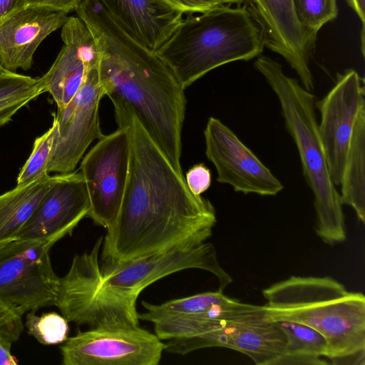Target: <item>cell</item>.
I'll return each mask as SVG.
<instances>
[{
    "instance_id": "cell-1",
    "label": "cell",
    "mask_w": 365,
    "mask_h": 365,
    "mask_svg": "<svg viewBox=\"0 0 365 365\" xmlns=\"http://www.w3.org/2000/svg\"><path fill=\"white\" fill-rule=\"evenodd\" d=\"M130 140L128 176L118 215L103 240L102 263L117 264L190 241H206L217 222L210 201L194 195L140 125L116 115Z\"/></svg>"
},
{
    "instance_id": "cell-2",
    "label": "cell",
    "mask_w": 365,
    "mask_h": 365,
    "mask_svg": "<svg viewBox=\"0 0 365 365\" xmlns=\"http://www.w3.org/2000/svg\"><path fill=\"white\" fill-rule=\"evenodd\" d=\"M92 33L100 59L98 79L115 115L132 112L175 170L182 174L185 88L157 55L133 37L99 0L76 11Z\"/></svg>"
},
{
    "instance_id": "cell-3",
    "label": "cell",
    "mask_w": 365,
    "mask_h": 365,
    "mask_svg": "<svg viewBox=\"0 0 365 365\" xmlns=\"http://www.w3.org/2000/svg\"><path fill=\"white\" fill-rule=\"evenodd\" d=\"M273 321L307 325L326 339L334 364L364 365L365 297L331 277L292 276L262 290Z\"/></svg>"
},
{
    "instance_id": "cell-4",
    "label": "cell",
    "mask_w": 365,
    "mask_h": 365,
    "mask_svg": "<svg viewBox=\"0 0 365 365\" xmlns=\"http://www.w3.org/2000/svg\"><path fill=\"white\" fill-rule=\"evenodd\" d=\"M261 31L245 5L222 4L182 19L155 51L185 89L212 70L261 56Z\"/></svg>"
},
{
    "instance_id": "cell-5",
    "label": "cell",
    "mask_w": 365,
    "mask_h": 365,
    "mask_svg": "<svg viewBox=\"0 0 365 365\" xmlns=\"http://www.w3.org/2000/svg\"><path fill=\"white\" fill-rule=\"evenodd\" d=\"M254 66L276 94L286 128L297 146L303 175L314 196L317 235L329 245L344 242L346 235L343 205L321 140L315 96L287 76L270 57L258 56Z\"/></svg>"
},
{
    "instance_id": "cell-6",
    "label": "cell",
    "mask_w": 365,
    "mask_h": 365,
    "mask_svg": "<svg viewBox=\"0 0 365 365\" xmlns=\"http://www.w3.org/2000/svg\"><path fill=\"white\" fill-rule=\"evenodd\" d=\"M100 237L90 252L75 255L67 274L59 278L56 306L68 322L93 328L139 326L136 301L110 293L101 286Z\"/></svg>"
},
{
    "instance_id": "cell-7",
    "label": "cell",
    "mask_w": 365,
    "mask_h": 365,
    "mask_svg": "<svg viewBox=\"0 0 365 365\" xmlns=\"http://www.w3.org/2000/svg\"><path fill=\"white\" fill-rule=\"evenodd\" d=\"M101 286L115 294L137 302L141 292L153 282L177 272L200 269L219 281V290L232 282L220 264L214 245L190 241L152 254L117 264H101Z\"/></svg>"
},
{
    "instance_id": "cell-8",
    "label": "cell",
    "mask_w": 365,
    "mask_h": 365,
    "mask_svg": "<svg viewBox=\"0 0 365 365\" xmlns=\"http://www.w3.org/2000/svg\"><path fill=\"white\" fill-rule=\"evenodd\" d=\"M164 351L185 355L211 347L235 350L257 365H278L286 353L287 337L276 321L261 310L228 321L213 320L203 332L195 336L165 341Z\"/></svg>"
},
{
    "instance_id": "cell-9",
    "label": "cell",
    "mask_w": 365,
    "mask_h": 365,
    "mask_svg": "<svg viewBox=\"0 0 365 365\" xmlns=\"http://www.w3.org/2000/svg\"><path fill=\"white\" fill-rule=\"evenodd\" d=\"M51 248L19 239L0 246V301L21 314L55 304L60 277L51 265Z\"/></svg>"
},
{
    "instance_id": "cell-10",
    "label": "cell",
    "mask_w": 365,
    "mask_h": 365,
    "mask_svg": "<svg viewBox=\"0 0 365 365\" xmlns=\"http://www.w3.org/2000/svg\"><path fill=\"white\" fill-rule=\"evenodd\" d=\"M130 155L129 130L123 125L100 138L81 163L90 200L87 217L106 230L113 227L118 215L128 176Z\"/></svg>"
},
{
    "instance_id": "cell-11",
    "label": "cell",
    "mask_w": 365,
    "mask_h": 365,
    "mask_svg": "<svg viewBox=\"0 0 365 365\" xmlns=\"http://www.w3.org/2000/svg\"><path fill=\"white\" fill-rule=\"evenodd\" d=\"M164 348L155 334L137 326L78 331L61 351L64 365H158Z\"/></svg>"
},
{
    "instance_id": "cell-12",
    "label": "cell",
    "mask_w": 365,
    "mask_h": 365,
    "mask_svg": "<svg viewBox=\"0 0 365 365\" xmlns=\"http://www.w3.org/2000/svg\"><path fill=\"white\" fill-rule=\"evenodd\" d=\"M105 96L98 73L91 69L75 96L53 114L54 140L48 172H73L89 145L104 135L99 118V105Z\"/></svg>"
},
{
    "instance_id": "cell-13",
    "label": "cell",
    "mask_w": 365,
    "mask_h": 365,
    "mask_svg": "<svg viewBox=\"0 0 365 365\" xmlns=\"http://www.w3.org/2000/svg\"><path fill=\"white\" fill-rule=\"evenodd\" d=\"M205 155L217 171V180L235 192L274 196L282 183L219 119L210 117L204 130Z\"/></svg>"
},
{
    "instance_id": "cell-14",
    "label": "cell",
    "mask_w": 365,
    "mask_h": 365,
    "mask_svg": "<svg viewBox=\"0 0 365 365\" xmlns=\"http://www.w3.org/2000/svg\"><path fill=\"white\" fill-rule=\"evenodd\" d=\"M245 5L259 26L264 47L282 56L296 72L302 86L314 87L310 59L317 36L306 30L292 0H247Z\"/></svg>"
},
{
    "instance_id": "cell-15",
    "label": "cell",
    "mask_w": 365,
    "mask_h": 365,
    "mask_svg": "<svg viewBox=\"0 0 365 365\" xmlns=\"http://www.w3.org/2000/svg\"><path fill=\"white\" fill-rule=\"evenodd\" d=\"M363 80L354 69L338 75L336 81L316 106L320 111L319 131L331 178L341 182L346 154L359 108L365 105Z\"/></svg>"
},
{
    "instance_id": "cell-16",
    "label": "cell",
    "mask_w": 365,
    "mask_h": 365,
    "mask_svg": "<svg viewBox=\"0 0 365 365\" xmlns=\"http://www.w3.org/2000/svg\"><path fill=\"white\" fill-rule=\"evenodd\" d=\"M89 210L88 193L81 173L56 175L17 239L41 241L52 247L63 237L71 235Z\"/></svg>"
},
{
    "instance_id": "cell-17",
    "label": "cell",
    "mask_w": 365,
    "mask_h": 365,
    "mask_svg": "<svg viewBox=\"0 0 365 365\" xmlns=\"http://www.w3.org/2000/svg\"><path fill=\"white\" fill-rule=\"evenodd\" d=\"M66 13L24 6L0 24V65L6 71L31 68L35 51L51 33L62 27Z\"/></svg>"
},
{
    "instance_id": "cell-18",
    "label": "cell",
    "mask_w": 365,
    "mask_h": 365,
    "mask_svg": "<svg viewBox=\"0 0 365 365\" xmlns=\"http://www.w3.org/2000/svg\"><path fill=\"white\" fill-rule=\"evenodd\" d=\"M123 26L153 53L173 35L183 14L164 0H99Z\"/></svg>"
},
{
    "instance_id": "cell-19",
    "label": "cell",
    "mask_w": 365,
    "mask_h": 365,
    "mask_svg": "<svg viewBox=\"0 0 365 365\" xmlns=\"http://www.w3.org/2000/svg\"><path fill=\"white\" fill-rule=\"evenodd\" d=\"M146 312L138 313L139 319L154 322L168 317H187L228 321L259 311L263 306L240 302L225 295L221 290L207 292L172 299L160 304L142 302Z\"/></svg>"
},
{
    "instance_id": "cell-20",
    "label": "cell",
    "mask_w": 365,
    "mask_h": 365,
    "mask_svg": "<svg viewBox=\"0 0 365 365\" xmlns=\"http://www.w3.org/2000/svg\"><path fill=\"white\" fill-rule=\"evenodd\" d=\"M56 178L48 174L0 195V246L17 239Z\"/></svg>"
},
{
    "instance_id": "cell-21",
    "label": "cell",
    "mask_w": 365,
    "mask_h": 365,
    "mask_svg": "<svg viewBox=\"0 0 365 365\" xmlns=\"http://www.w3.org/2000/svg\"><path fill=\"white\" fill-rule=\"evenodd\" d=\"M364 170L365 105H363L355 118L339 185L342 205L350 206L363 223L365 222Z\"/></svg>"
},
{
    "instance_id": "cell-22",
    "label": "cell",
    "mask_w": 365,
    "mask_h": 365,
    "mask_svg": "<svg viewBox=\"0 0 365 365\" xmlns=\"http://www.w3.org/2000/svg\"><path fill=\"white\" fill-rule=\"evenodd\" d=\"M89 71L77 51L64 44L49 70L39 78L43 92L61 108L78 93Z\"/></svg>"
},
{
    "instance_id": "cell-23",
    "label": "cell",
    "mask_w": 365,
    "mask_h": 365,
    "mask_svg": "<svg viewBox=\"0 0 365 365\" xmlns=\"http://www.w3.org/2000/svg\"><path fill=\"white\" fill-rule=\"evenodd\" d=\"M287 337L286 353L279 364H324L327 356L326 339L314 329L298 322L277 320Z\"/></svg>"
},
{
    "instance_id": "cell-24",
    "label": "cell",
    "mask_w": 365,
    "mask_h": 365,
    "mask_svg": "<svg viewBox=\"0 0 365 365\" xmlns=\"http://www.w3.org/2000/svg\"><path fill=\"white\" fill-rule=\"evenodd\" d=\"M61 36L64 44L77 51L88 71L98 68L100 55L94 37L81 19L78 16L68 17L62 26Z\"/></svg>"
},
{
    "instance_id": "cell-25",
    "label": "cell",
    "mask_w": 365,
    "mask_h": 365,
    "mask_svg": "<svg viewBox=\"0 0 365 365\" xmlns=\"http://www.w3.org/2000/svg\"><path fill=\"white\" fill-rule=\"evenodd\" d=\"M55 128L51 127L36 138L31 153L21 168L16 179V186L35 182L48 174V165L54 140Z\"/></svg>"
},
{
    "instance_id": "cell-26",
    "label": "cell",
    "mask_w": 365,
    "mask_h": 365,
    "mask_svg": "<svg viewBox=\"0 0 365 365\" xmlns=\"http://www.w3.org/2000/svg\"><path fill=\"white\" fill-rule=\"evenodd\" d=\"M66 319L56 312L38 317L34 312L26 315V327L28 333L45 345L64 342L68 338L69 327Z\"/></svg>"
},
{
    "instance_id": "cell-27",
    "label": "cell",
    "mask_w": 365,
    "mask_h": 365,
    "mask_svg": "<svg viewBox=\"0 0 365 365\" xmlns=\"http://www.w3.org/2000/svg\"><path fill=\"white\" fill-rule=\"evenodd\" d=\"M303 27L317 36L318 31L338 16L336 0H292Z\"/></svg>"
},
{
    "instance_id": "cell-28",
    "label": "cell",
    "mask_w": 365,
    "mask_h": 365,
    "mask_svg": "<svg viewBox=\"0 0 365 365\" xmlns=\"http://www.w3.org/2000/svg\"><path fill=\"white\" fill-rule=\"evenodd\" d=\"M34 93H44L39 78L10 71L0 76V100Z\"/></svg>"
},
{
    "instance_id": "cell-29",
    "label": "cell",
    "mask_w": 365,
    "mask_h": 365,
    "mask_svg": "<svg viewBox=\"0 0 365 365\" xmlns=\"http://www.w3.org/2000/svg\"><path fill=\"white\" fill-rule=\"evenodd\" d=\"M22 316L14 307L0 301V337L13 344L24 330Z\"/></svg>"
},
{
    "instance_id": "cell-30",
    "label": "cell",
    "mask_w": 365,
    "mask_h": 365,
    "mask_svg": "<svg viewBox=\"0 0 365 365\" xmlns=\"http://www.w3.org/2000/svg\"><path fill=\"white\" fill-rule=\"evenodd\" d=\"M185 179L190 191L200 196L211 185V172L203 163L196 164L187 170Z\"/></svg>"
},
{
    "instance_id": "cell-31",
    "label": "cell",
    "mask_w": 365,
    "mask_h": 365,
    "mask_svg": "<svg viewBox=\"0 0 365 365\" xmlns=\"http://www.w3.org/2000/svg\"><path fill=\"white\" fill-rule=\"evenodd\" d=\"M40 94L30 93L0 100V127L10 121L15 113Z\"/></svg>"
},
{
    "instance_id": "cell-32",
    "label": "cell",
    "mask_w": 365,
    "mask_h": 365,
    "mask_svg": "<svg viewBox=\"0 0 365 365\" xmlns=\"http://www.w3.org/2000/svg\"><path fill=\"white\" fill-rule=\"evenodd\" d=\"M183 14L202 13L222 5L220 0H164Z\"/></svg>"
},
{
    "instance_id": "cell-33",
    "label": "cell",
    "mask_w": 365,
    "mask_h": 365,
    "mask_svg": "<svg viewBox=\"0 0 365 365\" xmlns=\"http://www.w3.org/2000/svg\"><path fill=\"white\" fill-rule=\"evenodd\" d=\"M83 0H25V6L47 7L66 14L76 11Z\"/></svg>"
},
{
    "instance_id": "cell-34",
    "label": "cell",
    "mask_w": 365,
    "mask_h": 365,
    "mask_svg": "<svg viewBox=\"0 0 365 365\" xmlns=\"http://www.w3.org/2000/svg\"><path fill=\"white\" fill-rule=\"evenodd\" d=\"M25 6V0H0V24Z\"/></svg>"
},
{
    "instance_id": "cell-35",
    "label": "cell",
    "mask_w": 365,
    "mask_h": 365,
    "mask_svg": "<svg viewBox=\"0 0 365 365\" xmlns=\"http://www.w3.org/2000/svg\"><path fill=\"white\" fill-rule=\"evenodd\" d=\"M12 344L0 337V365H16L18 360L11 354Z\"/></svg>"
},
{
    "instance_id": "cell-36",
    "label": "cell",
    "mask_w": 365,
    "mask_h": 365,
    "mask_svg": "<svg viewBox=\"0 0 365 365\" xmlns=\"http://www.w3.org/2000/svg\"><path fill=\"white\" fill-rule=\"evenodd\" d=\"M349 6L355 12L359 18L362 31H365V0H346Z\"/></svg>"
},
{
    "instance_id": "cell-37",
    "label": "cell",
    "mask_w": 365,
    "mask_h": 365,
    "mask_svg": "<svg viewBox=\"0 0 365 365\" xmlns=\"http://www.w3.org/2000/svg\"><path fill=\"white\" fill-rule=\"evenodd\" d=\"M223 4L232 5L237 4L240 5L242 4H245L247 0H220Z\"/></svg>"
},
{
    "instance_id": "cell-38",
    "label": "cell",
    "mask_w": 365,
    "mask_h": 365,
    "mask_svg": "<svg viewBox=\"0 0 365 365\" xmlns=\"http://www.w3.org/2000/svg\"><path fill=\"white\" fill-rule=\"evenodd\" d=\"M8 72V71L5 70L1 65H0V76Z\"/></svg>"
}]
</instances>
